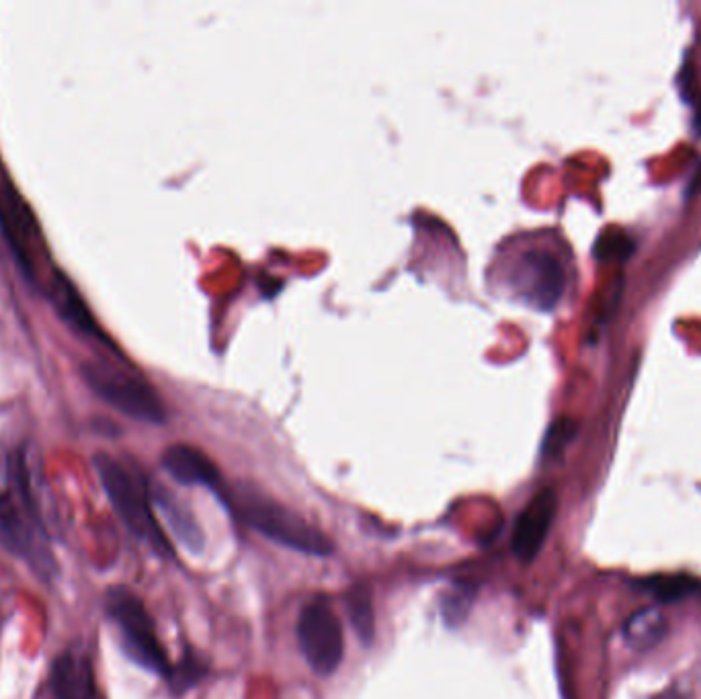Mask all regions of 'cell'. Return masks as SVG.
<instances>
[{
	"label": "cell",
	"mask_w": 701,
	"mask_h": 699,
	"mask_svg": "<svg viewBox=\"0 0 701 699\" xmlns=\"http://www.w3.org/2000/svg\"><path fill=\"white\" fill-rule=\"evenodd\" d=\"M48 533L39 513L23 454L7 462V484L0 489V545L14 557L23 558L41 577L56 570Z\"/></svg>",
	"instance_id": "obj_1"
},
{
	"label": "cell",
	"mask_w": 701,
	"mask_h": 699,
	"mask_svg": "<svg viewBox=\"0 0 701 699\" xmlns=\"http://www.w3.org/2000/svg\"><path fill=\"white\" fill-rule=\"evenodd\" d=\"M95 470L101 479L105 494L109 496V503L116 509L117 518L124 521L131 535L150 545L158 557L172 558V548L156 521L150 506L152 494L142 476L109 454L95 455Z\"/></svg>",
	"instance_id": "obj_2"
},
{
	"label": "cell",
	"mask_w": 701,
	"mask_h": 699,
	"mask_svg": "<svg viewBox=\"0 0 701 699\" xmlns=\"http://www.w3.org/2000/svg\"><path fill=\"white\" fill-rule=\"evenodd\" d=\"M224 503L233 506L234 513L247 523L248 528L259 531L260 535L269 538L275 544L289 548L299 554L325 558L335 554V544L325 533L310 523H306L292 509L275 503L257 492H234L226 496Z\"/></svg>",
	"instance_id": "obj_3"
},
{
	"label": "cell",
	"mask_w": 701,
	"mask_h": 699,
	"mask_svg": "<svg viewBox=\"0 0 701 699\" xmlns=\"http://www.w3.org/2000/svg\"><path fill=\"white\" fill-rule=\"evenodd\" d=\"M105 608L119 628L121 647L131 661L150 673L167 677L172 664L156 636L155 622L144 608L142 599L128 587H113L107 591Z\"/></svg>",
	"instance_id": "obj_4"
},
{
	"label": "cell",
	"mask_w": 701,
	"mask_h": 699,
	"mask_svg": "<svg viewBox=\"0 0 701 699\" xmlns=\"http://www.w3.org/2000/svg\"><path fill=\"white\" fill-rule=\"evenodd\" d=\"M80 372L87 386L119 413L150 425H162L167 421L165 402L142 377L99 362L85 363Z\"/></svg>",
	"instance_id": "obj_5"
},
{
	"label": "cell",
	"mask_w": 701,
	"mask_h": 699,
	"mask_svg": "<svg viewBox=\"0 0 701 699\" xmlns=\"http://www.w3.org/2000/svg\"><path fill=\"white\" fill-rule=\"evenodd\" d=\"M298 642L302 654L316 675L335 673L345 654L343 626L330 603L316 597L299 611Z\"/></svg>",
	"instance_id": "obj_6"
},
{
	"label": "cell",
	"mask_w": 701,
	"mask_h": 699,
	"mask_svg": "<svg viewBox=\"0 0 701 699\" xmlns=\"http://www.w3.org/2000/svg\"><path fill=\"white\" fill-rule=\"evenodd\" d=\"M559 511V496L552 489H544L533 496L520 513L513 528L511 548L521 562H533L544 548L545 538L552 530V523Z\"/></svg>",
	"instance_id": "obj_7"
},
{
	"label": "cell",
	"mask_w": 701,
	"mask_h": 699,
	"mask_svg": "<svg viewBox=\"0 0 701 699\" xmlns=\"http://www.w3.org/2000/svg\"><path fill=\"white\" fill-rule=\"evenodd\" d=\"M520 284L535 308L552 311L564 294L566 275L554 255L545 250H530L521 259Z\"/></svg>",
	"instance_id": "obj_8"
},
{
	"label": "cell",
	"mask_w": 701,
	"mask_h": 699,
	"mask_svg": "<svg viewBox=\"0 0 701 699\" xmlns=\"http://www.w3.org/2000/svg\"><path fill=\"white\" fill-rule=\"evenodd\" d=\"M162 467L169 476L187 486H208L220 494L221 476L208 455L191 445H172L162 454Z\"/></svg>",
	"instance_id": "obj_9"
},
{
	"label": "cell",
	"mask_w": 701,
	"mask_h": 699,
	"mask_svg": "<svg viewBox=\"0 0 701 699\" xmlns=\"http://www.w3.org/2000/svg\"><path fill=\"white\" fill-rule=\"evenodd\" d=\"M50 689L53 699H95L92 664L80 652H62L50 671Z\"/></svg>",
	"instance_id": "obj_10"
},
{
	"label": "cell",
	"mask_w": 701,
	"mask_h": 699,
	"mask_svg": "<svg viewBox=\"0 0 701 699\" xmlns=\"http://www.w3.org/2000/svg\"><path fill=\"white\" fill-rule=\"evenodd\" d=\"M152 501H155L162 518L167 519V523L170 525V530L175 533V538L181 542L187 550L191 552H201L206 548V538H204V531L199 528L197 519H195L191 509L182 505L181 501L170 494V492L162 491V489H156L152 492Z\"/></svg>",
	"instance_id": "obj_11"
},
{
	"label": "cell",
	"mask_w": 701,
	"mask_h": 699,
	"mask_svg": "<svg viewBox=\"0 0 701 699\" xmlns=\"http://www.w3.org/2000/svg\"><path fill=\"white\" fill-rule=\"evenodd\" d=\"M0 226L9 236L19 260L26 267H31V257H29V248H31L29 245H33L31 218L27 214L23 201L19 199V195L14 194L11 187L0 194Z\"/></svg>",
	"instance_id": "obj_12"
},
{
	"label": "cell",
	"mask_w": 701,
	"mask_h": 699,
	"mask_svg": "<svg viewBox=\"0 0 701 699\" xmlns=\"http://www.w3.org/2000/svg\"><path fill=\"white\" fill-rule=\"evenodd\" d=\"M50 298H52L56 311L60 312V316L72 328H77L85 335H92V337L99 335V328L91 316V311L87 308L85 299L80 298L77 287L70 284V279L62 273H56V279L50 287Z\"/></svg>",
	"instance_id": "obj_13"
},
{
	"label": "cell",
	"mask_w": 701,
	"mask_h": 699,
	"mask_svg": "<svg viewBox=\"0 0 701 699\" xmlns=\"http://www.w3.org/2000/svg\"><path fill=\"white\" fill-rule=\"evenodd\" d=\"M667 634V622L661 611L654 608L640 609L623 626L625 642L636 650L656 647Z\"/></svg>",
	"instance_id": "obj_14"
},
{
	"label": "cell",
	"mask_w": 701,
	"mask_h": 699,
	"mask_svg": "<svg viewBox=\"0 0 701 699\" xmlns=\"http://www.w3.org/2000/svg\"><path fill=\"white\" fill-rule=\"evenodd\" d=\"M636 589L659 599L662 603H673L685 597L695 595L701 591V581L688 574H656L636 581Z\"/></svg>",
	"instance_id": "obj_15"
},
{
	"label": "cell",
	"mask_w": 701,
	"mask_h": 699,
	"mask_svg": "<svg viewBox=\"0 0 701 699\" xmlns=\"http://www.w3.org/2000/svg\"><path fill=\"white\" fill-rule=\"evenodd\" d=\"M345 606H347V613H349L350 626H353L355 634L362 640L364 647H369L374 642V636H376V611H374V599H372L369 589L364 584L353 587L347 593Z\"/></svg>",
	"instance_id": "obj_16"
},
{
	"label": "cell",
	"mask_w": 701,
	"mask_h": 699,
	"mask_svg": "<svg viewBox=\"0 0 701 699\" xmlns=\"http://www.w3.org/2000/svg\"><path fill=\"white\" fill-rule=\"evenodd\" d=\"M478 587L470 583H457L442 597V618L447 628H460L466 622L470 609L476 601Z\"/></svg>",
	"instance_id": "obj_17"
},
{
	"label": "cell",
	"mask_w": 701,
	"mask_h": 699,
	"mask_svg": "<svg viewBox=\"0 0 701 699\" xmlns=\"http://www.w3.org/2000/svg\"><path fill=\"white\" fill-rule=\"evenodd\" d=\"M208 675V664L206 661L194 652V650H185L181 661L170 667V673L167 675L169 686L177 696L189 691L191 687L197 686L204 677Z\"/></svg>",
	"instance_id": "obj_18"
},
{
	"label": "cell",
	"mask_w": 701,
	"mask_h": 699,
	"mask_svg": "<svg viewBox=\"0 0 701 699\" xmlns=\"http://www.w3.org/2000/svg\"><path fill=\"white\" fill-rule=\"evenodd\" d=\"M636 253V240L623 230L611 228L599 236L593 246V255L601 263H623Z\"/></svg>",
	"instance_id": "obj_19"
},
{
	"label": "cell",
	"mask_w": 701,
	"mask_h": 699,
	"mask_svg": "<svg viewBox=\"0 0 701 699\" xmlns=\"http://www.w3.org/2000/svg\"><path fill=\"white\" fill-rule=\"evenodd\" d=\"M579 433V425L572 421L562 416L559 421H554L547 431H545L544 441H542V455L544 460H552V457H559L569 445H571L574 437Z\"/></svg>",
	"instance_id": "obj_20"
},
{
	"label": "cell",
	"mask_w": 701,
	"mask_h": 699,
	"mask_svg": "<svg viewBox=\"0 0 701 699\" xmlns=\"http://www.w3.org/2000/svg\"><path fill=\"white\" fill-rule=\"evenodd\" d=\"M701 191V163L698 170L693 173V177H691V181L688 185V195L689 197H693L695 194H700Z\"/></svg>",
	"instance_id": "obj_21"
},
{
	"label": "cell",
	"mask_w": 701,
	"mask_h": 699,
	"mask_svg": "<svg viewBox=\"0 0 701 699\" xmlns=\"http://www.w3.org/2000/svg\"><path fill=\"white\" fill-rule=\"evenodd\" d=\"M695 130L701 131V101L695 109Z\"/></svg>",
	"instance_id": "obj_22"
}]
</instances>
